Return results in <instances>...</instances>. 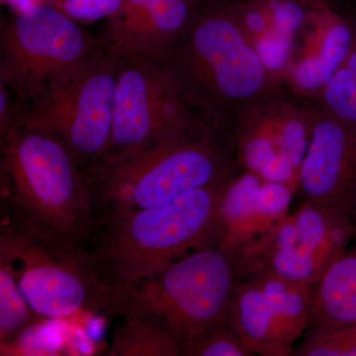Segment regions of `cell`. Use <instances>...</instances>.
<instances>
[{"label": "cell", "instance_id": "8992f818", "mask_svg": "<svg viewBox=\"0 0 356 356\" xmlns=\"http://www.w3.org/2000/svg\"><path fill=\"white\" fill-rule=\"evenodd\" d=\"M242 280L233 255L216 245L199 248L133 286L134 315L158 323L184 350L229 323Z\"/></svg>", "mask_w": 356, "mask_h": 356}, {"label": "cell", "instance_id": "9c48e42d", "mask_svg": "<svg viewBox=\"0 0 356 356\" xmlns=\"http://www.w3.org/2000/svg\"><path fill=\"white\" fill-rule=\"evenodd\" d=\"M121 57L108 146L93 166L140 153L201 118L159 58Z\"/></svg>", "mask_w": 356, "mask_h": 356}, {"label": "cell", "instance_id": "d6986e66", "mask_svg": "<svg viewBox=\"0 0 356 356\" xmlns=\"http://www.w3.org/2000/svg\"><path fill=\"white\" fill-rule=\"evenodd\" d=\"M317 106L356 126V27L350 53L317 96Z\"/></svg>", "mask_w": 356, "mask_h": 356}, {"label": "cell", "instance_id": "7c38bea8", "mask_svg": "<svg viewBox=\"0 0 356 356\" xmlns=\"http://www.w3.org/2000/svg\"><path fill=\"white\" fill-rule=\"evenodd\" d=\"M294 191L243 170L227 186L218 208L216 245L242 254L290 213Z\"/></svg>", "mask_w": 356, "mask_h": 356}, {"label": "cell", "instance_id": "9a60e30c", "mask_svg": "<svg viewBox=\"0 0 356 356\" xmlns=\"http://www.w3.org/2000/svg\"><path fill=\"white\" fill-rule=\"evenodd\" d=\"M229 322L255 355H292L294 346L285 337L257 278L242 280L236 285Z\"/></svg>", "mask_w": 356, "mask_h": 356}, {"label": "cell", "instance_id": "ba28073f", "mask_svg": "<svg viewBox=\"0 0 356 356\" xmlns=\"http://www.w3.org/2000/svg\"><path fill=\"white\" fill-rule=\"evenodd\" d=\"M121 60L102 42L100 50L81 69L39 99L16 110L15 123L63 143L86 177L108 146Z\"/></svg>", "mask_w": 356, "mask_h": 356}, {"label": "cell", "instance_id": "e0dca14e", "mask_svg": "<svg viewBox=\"0 0 356 356\" xmlns=\"http://www.w3.org/2000/svg\"><path fill=\"white\" fill-rule=\"evenodd\" d=\"M112 336L108 356H177L181 350L154 321L143 316H126Z\"/></svg>", "mask_w": 356, "mask_h": 356}, {"label": "cell", "instance_id": "5b68a950", "mask_svg": "<svg viewBox=\"0 0 356 356\" xmlns=\"http://www.w3.org/2000/svg\"><path fill=\"white\" fill-rule=\"evenodd\" d=\"M0 264L11 271L40 317L65 318L81 311L122 318L134 314L132 288L105 282L86 248L51 245L6 221L0 233Z\"/></svg>", "mask_w": 356, "mask_h": 356}, {"label": "cell", "instance_id": "4fadbf2b", "mask_svg": "<svg viewBox=\"0 0 356 356\" xmlns=\"http://www.w3.org/2000/svg\"><path fill=\"white\" fill-rule=\"evenodd\" d=\"M200 0H158L131 16L108 19L102 41L120 56L159 58L191 22Z\"/></svg>", "mask_w": 356, "mask_h": 356}, {"label": "cell", "instance_id": "cb8c5ba5", "mask_svg": "<svg viewBox=\"0 0 356 356\" xmlns=\"http://www.w3.org/2000/svg\"><path fill=\"white\" fill-rule=\"evenodd\" d=\"M124 6L122 13L117 16H131L140 13L154 4L158 0H123ZM115 16V17H117Z\"/></svg>", "mask_w": 356, "mask_h": 356}, {"label": "cell", "instance_id": "8fae6325", "mask_svg": "<svg viewBox=\"0 0 356 356\" xmlns=\"http://www.w3.org/2000/svg\"><path fill=\"white\" fill-rule=\"evenodd\" d=\"M312 112L297 191L304 202L339 211L356 224V126L318 106Z\"/></svg>", "mask_w": 356, "mask_h": 356}, {"label": "cell", "instance_id": "30bf717a", "mask_svg": "<svg viewBox=\"0 0 356 356\" xmlns=\"http://www.w3.org/2000/svg\"><path fill=\"white\" fill-rule=\"evenodd\" d=\"M355 238L356 224L350 217L303 202L234 259L242 280L271 276L314 286Z\"/></svg>", "mask_w": 356, "mask_h": 356}, {"label": "cell", "instance_id": "2e32d148", "mask_svg": "<svg viewBox=\"0 0 356 356\" xmlns=\"http://www.w3.org/2000/svg\"><path fill=\"white\" fill-rule=\"evenodd\" d=\"M356 321V245L339 255L313 287L308 327L325 330Z\"/></svg>", "mask_w": 356, "mask_h": 356}, {"label": "cell", "instance_id": "ac0fdd59", "mask_svg": "<svg viewBox=\"0 0 356 356\" xmlns=\"http://www.w3.org/2000/svg\"><path fill=\"white\" fill-rule=\"evenodd\" d=\"M254 278L261 282L281 329L288 341L294 346L302 332L308 327L314 286L271 276Z\"/></svg>", "mask_w": 356, "mask_h": 356}, {"label": "cell", "instance_id": "3957f363", "mask_svg": "<svg viewBox=\"0 0 356 356\" xmlns=\"http://www.w3.org/2000/svg\"><path fill=\"white\" fill-rule=\"evenodd\" d=\"M240 172L154 207L109 211L88 250L102 280L133 287L191 250L216 245L220 201Z\"/></svg>", "mask_w": 356, "mask_h": 356}, {"label": "cell", "instance_id": "7a4b0ae2", "mask_svg": "<svg viewBox=\"0 0 356 356\" xmlns=\"http://www.w3.org/2000/svg\"><path fill=\"white\" fill-rule=\"evenodd\" d=\"M0 135L6 221L51 245L86 248L96 226L92 196L67 147L48 134L16 123Z\"/></svg>", "mask_w": 356, "mask_h": 356}, {"label": "cell", "instance_id": "ffe728a7", "mask_svg": "<svg viewBox=\"0 0 356 356\" xmlns=\"http://www.w3.org/2000/svg\"><path fill=\"white\" fill-rule=\"evenodd\" d=\"M13 274L0 264V343H11L37 317Z\"/></svg>", "mask_w": 356, "mask_h": 356}, {"label": "cell", "instance_id": "6da1fadb", "mask_svg": "<svg viewBox=\"0 0 356 356\" xmlns=\"http://www.w3.org/2000/svg\"><path fill=\"white\" fill-rule=\"evenodd\" d=\"M156 58L202 120L235 144L285 99L280 77L262 62L234 0H200L184 32Z\"/></svg>", "mask_w": 356, "mask_h": 356}, {"label": "cell", "instance_id": "277c9868", "mask_svg": "<svg viewBox=\"0 0 356 356\" xmlns=\"http://www.w3.org/2000/svg\"><path fill=\"white\" fill-rule=\"evenodd\" d=\"M242 170L235 143L199 118L140 153L93 166L86 178L92 199L124 211L170 202Z\"/></svg>", "mask_w": 356, "mask_h": 356}, {"label": "cell", "instance_id": "52a82bcc", "mask_svg": "<svg viewBox=\"0 0 356 356\" xmlns=\"http://www.w3.org/2000/svg\"><path fill=\"white\" fill-rule=\"evenodd\" d=\"M102 47V40L64 11L40 4L2 21L0 83L19 109L81 69Z\"/></svg>", "mask_w": 356, "mask_h": 356}, {"label": "cell", "instance_id": "44dd1931", "mask_svg": "<svg viewBox=\"0 0 356 356\" xmlns=\"http://www.w3.org/2000/svg\"><path fill=\"white\" fill-rule=\"evenodd\" d=\"M292 355L356 356V321L331 329L310 330Z\"/></svg>", "mask_w": 356, "mask_h": 356}, {"label": "cell", "instance_id": "603a6c76", "mask_svg": "<svg viewBox=\"0 0 356 356\" xmlns=\"http://www.w3.org/2000/svg\"><path fill=\"white\" fill-rule=\"evenodd\" d=\"M123 0H63L60 10L74 20L113 18L123 10Z\"/></svg>", "mask_w": 356, "mask_h": 356}, {"label": "cell", "instance_id": "d4e9b609", "mask_svg": "<svg viewBox=\"0 0 356 356\" xmlns=\"http://www.w3.org/2000/svg\"><path fill=\"white\" fill-rule=\"evenodd\" d=\"M303 4L308 8L320 9L325 8V7H331V0H294Z\"/></svg>", "mask_w": 356, "mask_h": 356}, {"label": "cell", "instance_id": "7402d4cb", "mask_svg": "<svg viewBox=\"0 0 356 356\" xmlns=\"http://www.w3.org/2000/svg\"><path fill=\"white\" fill-rule=\"evenodd\" d=\"M191 356H254L255 353L231 324L226 323L196 339L184 350Z\"/></svg>", "mask_w": 356, "mask_h": 356}, {"label": "cell", "instance_id": "5bb4252c", "mask_svg": "<svg viewBox=\"0 0 356 356\" xmlns=\"http://www.w3.org/2000/svg\"><path fill=\"white\" fill-rule=\"evenodd\" d=\"M310 16L320 35L310 51L292 69L291 81L297 90L317 97L350 53L356 23L334 13L332 7L313 9Z\"/></svg>", "mask_w": 356, "mask_h": 356}]
</instances>
